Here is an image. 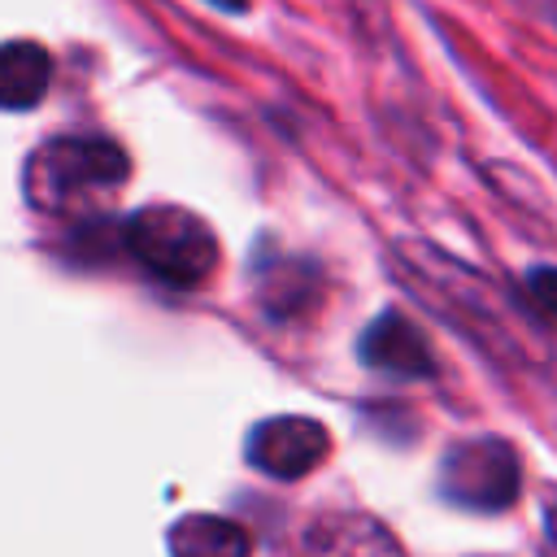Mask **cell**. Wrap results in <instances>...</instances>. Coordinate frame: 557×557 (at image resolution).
Listing matches in <instances>:
<instances>
[{"label": "cell", "mask_w": 557, "mask_h": 557, "mask_svg": "<svg viewBox=\"0 0 557 557\" xmlns=\"http://www.w3.org/2000/svg\"><path fill=\"white\" fill-rule=\"evenodd\" d=\"M170 553L174 557H248L252 540L239 522L231 518H209V513H191L183 522H174L170 531Z\"/></svg>", "instance_id": "8"}, {"label": "cell", "mask_w": 557, "mask_h": 557, "mask_svg": "<svg viewBox=\"0 0 557 557\" xmlns=\"http://www.w3.org/2000/svg\"><path fill=\"white\" fill-rule=\"evenodd\" d=\"M305 557H405L396 535L374 518H322L309 531Z\"/></svg>", "instance_id": "7"}, {"label": "cell", "mask_w": 557, "mask_h": 557, "mask_svg": "<svg viewBox=\"0 0 557 557\" xmlns=\"http://www.w3.org/2000/svg\"><path fill=\"white\" fill-rule=\"evenodd\" d=\"M326 453H331L326 426L300 413L265 418L248 431V461L270 479H300L313 466H322Z\"/></svg>", "instance_id": "4"}, {"label": "cell", "mask_w": 557, "mask_h": 557, "mask_svg": "<svg viewBox=\"0 0 557 557\" xmlns=\"http://www.w3.org/2000/svg\"><path fill=\"white\" fill-rule=\"evenodd\" d=\"M131 161L113 139H52L30 161V196L39 205H61L91 187H117Z\"/></svg>", "instance_id": "2"}, {"label": "cell", "mask_w": 557, "mask_h": 557, "mask_svg": "<svg viewBox=\"0 0 557 557\" xmlns=\"http://www.w3.org/2000/svg\"><path fill=\"white\" fill-rule=\"evenodd\" d=\"M361 361L370 370L400 374V379H426L435 370V357H431L426 335L405 313H379L366 326V335H361Z\"/></svg>", "instance_id": "5"}, {"label": "cell", "mask_w": 557, "mask_h": 557, "mask_svg": "<svg viewBox=\"0 0 557 557\" xmlns=\"http://www.w3.org/2000/svg\"><path fill=\"white\" fill-rule=\"evenodd\" d=\"M126 252L170 287H200L218 265L213 231L178 205H148L122 226Z\"/></svg>", "instance_id": "1"}, {"label": "cell", "mask_w": 557, "mask_h": 557, "mask_svg": "<svg viewBox=\"0 0 557 557\" xmlns=\"http://www.w3.org/2000/svg\"><path fill=\"white\" fill-rule=\"evenodd\" d=\"M52 87V57L35 39L0 44V109H35Z\"/></svg>", "instance_id": "6"}, {"label": "cell", "mask_w": 557, "mask_h": 557, "mask_svg": "<svg viewBox=\"0 0 557 557\" xmlns=\"http://www.w3.org/2000/svg\"><path fill=\"white\" fill-rule=\"evenodd\" d=\"M209 4H218V9H231V13H239V9H248V0H209Z\"/></svg>", "instance_id": "11"}, {"label": "cell", "mask_w": 557, "mask_h": 557, "mask_svg": "<svg viewBox=\"0 0 557 557\" xmlns=\"http://www.w3.org/2000/svg\"><path fill=\"white\" fill-rule=\"evenodd\" d=\"M518 483H522V466L513 444L505 440H466L444 457V492L466 509L496 513L513 505Z\"/></svg>", "instance_id": "3"}, {"label": "cell", "mask_w": 557, "mask_h": 557, "mask_svg": "<svg viewBox=\"0 0 557 557\" xmlns=\"http://www.w3.org/2000/svg\"><path fill=\"white\" fill-rule=\"evenodd\" d=\"M544 518H548V540L557 544V492L548 496V505H544Z\"/></svg>", "instance_id": "10"}, {"label": "cell", "mask_w": 557, "mask_h": 557, "mask_svg": "<svg viewBox=\"0 0 557 557\" xmlns=\"http://www.w3.org/2000/svg\"><path fill=\"white\" fill-rule=\"evenodd\" d=\"M527 296L535 300L540 313L557 318V270H548V265L531 270V274H527Z\"/></svg>", "instance_id": "9"}]
</instances>
